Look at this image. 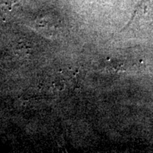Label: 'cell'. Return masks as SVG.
<instances>
[{"label":"cell","mask_w":153,"mask_h":153,"mask_svg":"<svg viewBox=\"0 0 153 153\" xmlns=\"http://www.w3.org/2000/svg\"><path fill=\"white\" fill-rule=\"evenodd\" d=\"M93 1H98V2H104V1H108V0H93Z\"/></svg>","instance_id":"cell-1"}]
</instances>
